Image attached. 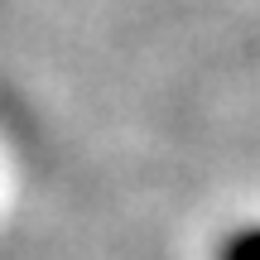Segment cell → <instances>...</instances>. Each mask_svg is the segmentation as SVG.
I'll list each match as a JSON object with an SVG mask.
<instances>
[{"label":"cell","instance_id":"cell-1","mask_svg":"<svg viewBox=\"0 0 260 260\" xmlns=\"http://www.w3.org/2000/svg\"><path fill=\"white\" fill-rule=\"evenodd\" d=\"M217 260H260V226H241L222 241Z\"/></svg>","mask_w":260,"mask_h":260}]
</instances>
